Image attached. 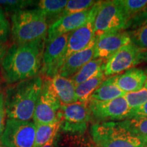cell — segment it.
<instances>
[{"label":"cell","instance_id":"cell-1","mask_svg":"<svg viewBox=\"0 0 147 147\" xmlns=\"http://www.w3.org/2000/svg\"><path fill=\"white\" fill-rule=\"evenodd\" d=\"M46 40L14 44L7 51L1 63L3 78L7 83L12 84L38 76L42 67Z\"/></svg>","mask_w":147,"mask_h":147},{"label":"cell","instance_id":"cell-2","mask_svg":"<svg viewBox=\"0 0 147 147\" xmlns=\"http://www.w3.org/2000/svg\"><path fill=\"white\" fill-rule=\"evenodd\" d=\"M43 80L38 75L11 84L7 88L4 95L7 118L24 121L33 119Z\"/></svg>","mask_w":147,"mask_h":147},{"label":"cell","instance_id":"cell-3","mask_svg":"<svg viewBox=\"0 0 147 147\" xmlns=\"http://www.w3.org/2000/svg\"><path fill=\"white\" fill-rule=\"evenodd\" d=\"M11 34L15 44L47 39L49 24L40 9H25L12 14Z\"/></svg>","mask_w":147,"mask_h":147},{"label":"cell","instance_id":"cell-4","mask_svg":"<svg viewBox=\"0 0 147 147\" xmlns=\"http://www.w3.org/2000/svg\"><path fill=\"white\" fill-rule=\"evenodd\" d=\"M91 139L96 147H144L136 136L119 122L106 121L93 124L90 129Z\"/></svg>","mask_w":147,"mask_h":147},{"label":"cell","instance_id":"cell-5","mask_svg":"<svg viewBox=\"0 0 147 147\" xmlns=\"http://www.w3.org/2000/svg\"><path fill=\"white\" fill-rule=\"evenodd\" d=\"M127 16L119 0L102 1L95 17L94 35L96 38L106 33L123 30L129 26Z\"/></svg>","mask_w":147,"mask_h":147},{"label":"cell","instance_id":"cell-6","mask_svg":"<svg viewBox=\"0 0 147 147\" xmlns=\"http://www.w3.org/2000/svg\"><path fill=\"white\" fill-rule=\"evenodd\" d=\"M92 117L88 103L76 102L61 105L58 113L60 130L69 135L85 134Z\"/></svg>","mask_w":147,"mask_h":147},{"label":"cell","instance_id":"cell-7","mask_svg":"<svg viewBox=\"0 0 147 147\" xmlns=\"http://www.w3.org/2000/svg\"><path fill=\"white\" fill-rule=\"evenodd\" d=\"M102 1H97L90 10L87 22L76 30L69 34L64 55L57 65V71L69 57L77 52L83 50L94 39V23L97 12L100 10Z\"/></svg>","mask_w":147,"mask_h":147},{"label":"cell","instance_id":"cell-8","mask_svg":"<svg viewBox=\"0 0 147 147\" xmlns=\"http://www.w3.org/2000/svg\"><path fill=\"white\" fill-rule=\"evenodd\" d=\"M61 104L53 89L51 79H44L41 93L36 106L33 120L36 125L58 122Z\"/></svg>","mask_w":147,"mask_h":147},{"label":"cell","instance_id":"cell-9","mask_svg":"<svg viewBox=\"0 0 147 147\" xmlns=\"http://www.w3.org/2000/svg\"><path fill=\"white\" fill-rule=\"evenodd\" d=\"M146 59V50L140 49L130 42L121 48L106 61L104 73L106 77L114 76L127 69L129 70Z\"/></svg>","mask_w":147,"mask_h":147},{"label":"cell","instance_id":"cell-10","mask_svg":"<svg viewBox=\"0 0 147 147\" xmlns=\"http://www.w3.org/2000/svg\"><path fill=\"white\" fill-rule=\"evenodd\" d=\"M36 127L32 121L7 119L0 143L8 147H33Z\"/></svg>","mask_w":147,"mask_h":147},{"label":"cell","instance_id":"cell-11","mask_svg":"<svg viewBox=\"0 0 147 147\" xmlns=\"http://www.w3.org/2000/svg\"><path fill=\"white\" fill-rule=\"evenodd\" d=\"M88 106L92 117L100 121L125 120L131 110L124 97L105 102L90 99Z\"/></svg>","mask_w":147,"mask_h":147},{"label":"cell","instance_id":"cell-12","mask_svg":"<svg viewBox=\"0 0 147 147\" xmlns=\"http://www.w3.org/2000/svg\"><path fill=\"white\" fill-rule=\"evenodd\" d=\"M131 42L129 32L123 30L113 31L96 38L93 59L107 61L121 48Z\"/></svg>","mask_w":147,"mask_h":147},{"label":"cell","instance_id":"cell-13","mask_svg":"<svg viewBox=\"0 0 147 147\" xmlns=\"http://www.w3.org/2000/svg\"><path fill=\"white\" fill-rule=\"evenodd\" d=\"M69 34L62 35L46 42L40 74L45 75L47 78H52L58 74L57 65L65 53Z\"/></svg>","mask_w":147,"mask_h":147},{"label":"cell","instance_id":"cell-14","mask_svg":"<svg viewBox=\"0 0 147 147\" xmlns=\"http://www.w3.org/2000/svg\"><path fill=\"white\" fill-rule=\"evenodd\" d=\"M90 10L69 14L55 21L49 27L46 42H50L62 35L69 34L82 27L87 21Z\"/></svg>","mask_w":147,"mask_h":147},{"label":"cell","instance_id":"cell-15","mask_svg":"<svg viewBox=\"0 0 147 147\" xmlns=\"http://www.w3.org/2000/svg\"><path fill=\"white\" fill-rule=\"evenodd\" d=\"M96 38H94L90 45L83 50L71 55L61 66L58 74L67 78H71L84 65L93 59Z\"/></svg>","mask_w":147,"mask_h":147},{"label":"cell","instance_id":"cell-16","mask_svg":"<svg viewBox=\"0 0 147 147\" xmlns=\"http://www.w3.org/2000/svg\"><path fill=\"white\" fill-rule=\"evenodd\" d=\"M115 84L125 93L135 92L144 87L147 74L141 69L132 68L123 74L114 76Z\"/></svg>","mask_w":147,"mask_h":147},{"label":"cell","instance_id":"cell-17","mask_svg":"<svg viewBox=\"0 0 147 147\" xmlns=\"http://www.w3.org/2000/svg\"><path fill=\"white\" fill-rule=\"evenodd\" d=\"M51 79L53 89L61 105L78 102L76 94V85L71 78H67L57 74Z\"/></svg>","mask_w":147,"mask_h":147},{"label":"cell","instance_id":"cell-18","mask_svg":"<svg viewBox=\"0 0 147 147\" xmlns=\"http://www.w3.org/2000/svg\"><path fill=\"white\" fill-rule=\"evenodd\" d=\"M125 93L119 89L115 84L114 76L106 79L98 88L95 90L91 97L93 100L102 101H110L118 97H123Z\"/></svg>","mask_w":147,"mask_h":147},{"label":"cell","instance_id":"cell-19","mask_svg":"<svg viewBox=\"0 0 147 147\" xmlns=\"http://www.w3.org/2000/svg\"><path fill=\"white\" fill-rule=\"evenodd\" d=\"M105 78L104 71L102 70L87 80L76 86V94L78 102L88 103L92 94L105 80Z\"/></svg>","mask_w":147,"mask_h":147},{"label":"cell","instance_id":"cell-20","mask_svg":"<svg viewBox=\"0 0 147 147\" xmlns=\"http://www.w3.org/2000/svg\"><path fill=\"white\" fill-rule=\"evenodd\" d=\"M106 61L102 59H93L84 65L76 74L71 77V80L77 86L95 76L99 71L104 70Z\"/></svg>","mask_w":147,"mask_h":147},{"label":"cell","instance_id":"cell-21","mask_svg":"<svg viewBox=\"0 0 147 147\" xmlns=\"http://www.w3.org/2000/svg\"><path fill=\"white\" fill-rule=\"evenodd\" d=\"M36 136L33 147H43L53 138L58 135L60 130V123L36 125Z\"/></svg>","mask_w":147,"mask_h":147},{"label":"cell","instance_id":"cell-22","mask_svg":"<svg viewBox=\"0 0 147 147\" xmlns=\"http://www.w3.org/2000/svg\"><path fill=\"white\" fill-rule=\"evenodd\" d=\"M120 124L147 145V117H134L120 121Z\"/></svg>","mask_w":147,"mask_h":147},{"label":"cell","instance_id":"cell-23","mask_svg":"<svg viewBox=\"0 0 147 147\" xmlns=\"http://www.w3.org/2000/svg\"><path fill=\"white\" fill-rule=\"evenodd\" d=\"M67 3V0H41L38 1V9L44 12L49 23V21H56L58 19Z\"/></svg>","mask_w":147,"mask_h":147},{"label":"cell","instance_id":"cell-24","mask_svg":"<svg viewBox=\"0 0 147 147\" xmlns=\"http://www.w3.org/2000/svg\"><path fill=\"white\" fill-rule=\"evenodd\" d=\"M97 1L92 0H70L67 1L63 10L59 16L58 19L63 16L90 10ZM57 19V20H58Z\"/></svg>","mask_w":147,"mask_h":147},{"label":"cell","instance_id":"cell-25","mask_svg":"<svg viewBox=\"0 0 147 147\" xmlns=\"http://www.w3.org/2000/svg\"><path fill=\"white\" fill-rule=\"evenodd\" d=\"M120 3L129 21L147 9V0H121Z\"/></svg>","mask_w":147,"mask_h":147},{"label":"cell","instance_id":"cell-26","mask_svg":"<svg viewBox=\"0 0 147 147\" xmlns=\"http://www.w3.org/2000/svg\"><path fill=\"white\" fill-rule=\"evenodd\" d=\"M124 98L131 109H135L147 102V87H144L135 92L126 93Z\"/></svg>","mask_w":147,"mask_h":147},{"label":"cell","instance_id":"cell-27","mask_svg":"<svg viewBox=\"0 0 147 147\" xmlns=\"http://www.w3.org/2000/svg\"><path fill=\"white\" fill-rule=\"evenodd\" d=\"M129 34L132 43L140 49L147 50V22Z\"/></svg>","mask_w":147,"mask_h":147},{"label":"cell","instance_id":"cell-28","mask_svg":"<svg viewBox=\"0 0 147 147\" xmlns=\"http://www.w3.org/2000/svg\"><path fill=\"white\" fill-rule=\"evenodd\" d=\"M32 0H0V5L7 12H16L32 5Z\"/></svg>","mask_w":147,"mask_h":147},{"label":"cell","instance_id":"cell-29","mask_svg":"<svg viewBox=\"0 0 147 147\" xmlns=\"http://www.w3.org/2000/svg\"><path fill=\"white\" fill-rule=\"evenodd\" d=\"M5 103H4V94L0 91V142L2 138L3 131L5 129Z\"/></svg>","mask_w":147,"mask_h":147},{"label":"cell","instance_id":"cell-30","mask_svg":"<svg viewBox=\"0 0 147 147\" xmlns=\"http://www.w3.org/2000/svg\"><path fill=\"white\" fill-rule=\"evenodd\" d=\"M10 27L9 22L6 19L0 20V42H6L10 34Z\"/></svg>","mask_w":147,"mask_h":147},{"label":"cell","instance_id":"cell-31","mask_svg":"<svg viewBox=\"0 0 147 147\" xmlns=\"http://www.w3.org/2000/svg\"><path fill=\"white\" fill-rule=\"evenodd\" d=\"M134 117H147V102L138 108L131 109L128 119Z\"/></svg>","mask_w":147,"mask_h":147},{"label":"cell","instance_id":"cell-32","mask_svg":"<svg viewBox=\"0 0 147 147\" xmlns=\"http://www.w3.org/2000/svg\"><path fill=\"white\" fill-rule=\"evenodd\" d=\"M7 50L5 46L3 45V42H0V63L2 61L3 59L4 58L5 54H6Z\"/></svg>","mask_w":147,"mask_h":147},{"label":"cell","instance_id":"cell-33","mask_svg":"<svg viewBox=\"0 0 147 147\" xmlns=\"http://www.w3.org/2000/svg\"><path fill=\"white\" fill-rule=\"evenodd\" d=\"M57 140H58V135L57 136L51 140V141H49L47 144L45 145L43 147H56V145L57 144Z\"/></svg>","mask_w":147,"mask_h":147},{"label":"cell","instance_id":"cell-34","mask_svg":"<svg viewBox=\"0 0 147 147\" xmlns=\"http://www.w3.org/2000/svg\"><path fill=\"white\" fill-rule=\"evenodd\" d=\"M5 19L4 13H3V11L2 10V9L0 7V20H4Z\"/></svg>","mask_w":147,"mask_h":147},{"label":"cell","instance_id":"cell-35","mask_svg":"<svg viewBox=\"0 0 147 147\" xmlns=\"http://www.w3.org/2000/svg\"><path fill=\"white\" fill-rule=\"evenodd\" d=\"M146 74H147V72H146ZM145 87H147V79H146V83H145Z\"/></svg>","mask_w":147,"mask_h":147},{"label":"cell","instance_id":"cell-36","mask_svg":"<svg viewBox=\"0 0 147 147\" xmlns=\"http://www.w3.org/2000/svg\"><path fill=\"white\" fill-rule=\"evenodd\" d=\"M0 147H8V146H3V145L0 144Z\"/></svg>","mask_w":147,"mask_h":147},{"label":"cell","instance_id":"cell-37","mask_svg":"<svg viewBox=\"0 0 147 147\" xmlns=\"http://www.w3.org/2000/svg\"><path fill=\"white\" fill-rule=\"evenodd\" d=\"M144 147H147V145H146V146H144Z\"/></svg>","mask_w":147,"mask_h":147}]
</instances>
